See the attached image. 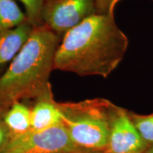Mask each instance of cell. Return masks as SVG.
Segmentation results:
<instances>
[{
    "mask_svg": "<svg viewBox=\"0 0 153 153\" xmlns=\"http://www.w3.org/2000/svg\"><path fill=\"white\" fill-rule=\"evenodd\" d=\"M128 39L114 14H96L64 35L54 59V70L79 76L106 78L123 60Z\"/></svg>",
    "mask_w": 153,
    "mask_h": 153,
    "instance_id": "obj_1",
    "label": "cell"
},
{
    "mask_svg": "<svg viewBox=\"0 0 153 153\" xmlns=\"http://www.w3.org/2000/svg\"><path fill=\"white\" fill-rule=\"evenodd\" d=\"M59 43V36L47 26L34 27L27 42L0 77L1 114L23 99L53 98L49 79Z\"/></svg>",
    "mask_w": 153,
    "mask_h": 153,
    "instance_id": "obj_2",
    "label": "cell"
},
{
    "mask_svg": "<svg viewBox=\"0 0 153 153\" xmlns=\"http://www.w3.org/2000/svg\"><path fill=\"white\" fill-rule=\"evenodd\" d=\"M62 122L70 138L81 149L105 152L116 105L105 99L58 103Z\"/></svg>",
    "mask_w": 153,
    "mask_h": 153,
    "instance_id": "obj_3",
    "label": "cell"
},
{
    "mask_svg": "<svg viewBox=\"0 0 153 153\" xmlns=\"http://www.w3.org/2000/svg\"><path fill=\"white\" fill-rule=\"evenodd\" d=\"M82 150L74 144L61 123L48 128L30 129L12 135L3 153H72Z\"/></svg>",
    "mask_w": 153,
    "mask_h": 153,
    "instance_id": "obj_4",
    "label": "cell"
},
{
    "mask_svg": "<svg viewBox=\"0 0 153 153\" xmlns=\"http://www.w3.org/2000/svg\"><path fill=\"white\" fill-rule=\"evenodd\" d=\"M96 13L95 0H45L42 21L57 35H65Z\"/></svg>",
    "mask_w": 153,
    "mask_h": 153,
    "instance_id": "obj_5",
    "label": "cell"
},
{
    "mask_svg": "<svg viewBox=\"0 0 153 153\" xmlns=\"http://www.w3.org/2000/svg\"><path fill=\"white\" fill-rule=\"evenodd\" d=\"M149 148L134 125L130 111L116 106L104 153H145Z\"/></svg>",
    "mask_w": 153,
    "mask_h": 153,
    "instance_id": "obj_6",
    "label": "cell"
},
{
    "mask_svg": "<svg viewBox=\"0 0 153 153\" xmlns=\"http://www.w3.org/2000/svg\"><path fill=\"white\" fill-rule=\"evenodd\" d=\"M33 28V25L26 20L12 29L0 32V67L16 56Z\"/></svg>",
    "mask_w": 153,
    "mask_h": 153,
    "instance_id": "obj_7",
    "label": "cell"
},
{
    "mask_svg": "<svg viewBox=\"0 0 153 153\" xmlns=\"http://www.w3.org/2000/svg\"><path fill=\"white\" fill-rule=\"evenodd\" d=\"M61 123H62V114L54 98L37 100L30 109L31 129L48 128Z\"/></svg>",
    "mask_w": 153,
    "mask_h": 153,
    "instance_id": "obj_8",
    "label": "cell"
},
{
    "mask_svg": "<svg viewBox=\"0 0 153 153\" xmlns=\"http://www.w3.org/2000/svg\"><path fill=\"white\" fill-rule=\"evenodd\" d=\"M2 116L12 135L26 133L31 129L30 109L21 101L14 103Z\"/></svg>",
    "mask_w": 153,
    "mask_h": 153,
    "instance_id": "obj_9",
    "label": "cell"
},
{
    "mask_svg": "<svg viewBox=\"0 0 153 153\" xmlns=\"http://www.w3.org/2000/svg\"><path fill=\"white\" fill-rule=\"evenodd\" d=\"M26 20L14 0H0V32L12 29Z\"/></svg>",
    "mask_w": 153,
    "mask_h": 153,
    "instance_id": "obj_10",
    "label": "cell"
},
{
    "mask_svg": "<svg viewBox=\"0 0 153 153\" xmlns=\"http://www.w3.org/2000/svg\"><path fill=\"white\" fill-rule=\"evenodd\" d=\"M130 116L140 135L149 147L153 146V114L141 115L130 111Z\"/></svg>",
    "mask_w": 153,
    "mask_h": 153,
    "instance_id": "obj_11",
    "label": "cell"
},
{
    "mask_svg": "<svg viewBox=\"0 0 153 153\" xmlns=\"http://www.w3.org/2000/svg\"><path fill=\"white\" fill-rule=\"evenodd\" d=\"M24 5L26 18L33 27L43 25L42 21V11L45 0H19Z\"/></svg>",
    "mask_w": 153,
    "mask_h": 153,
    "instance_id": "obj_12",
    "label": "cell"
},
{
    "mask_svg": "<svg viewBox=\"0 0 153 153\" xmlns=\"http://www.w3.org/2000/svg\"><path fill=\"white\" fill-rule=\"evenodd\" d=\"M11 136L12 134L6 125L2 114H0V153H3L7 149L11 141Z\"/></svg>",
    "mask_w": 153,
    "mask_h": 153,
    "instance_id": "obj_13",
    "label": "cell"
},
{
    "mask_svg": "<svg viewBox=\"0 0 153 153\" xmlns=\"http://www.w3.org/2000/svg\"><path fill=\"white\" fill-rule=\"evenodd\" d=\"M120 0H95L97 14H114L115 7Z\"/></svg>",
    "mask_w": 153,
    "mask_h": 153,
    "instance_id": "obj_14",
    "label": "cell"
},
{
    "mask_svg": "<svg viewBox=\"0 0 153 153\" xmlns=\"http://www.w3.org/2000/svg\"><path fill=\"white\" fill-rule=\"evenodd\" d=\"M72 153H104V152L101 151H95V150H85V149H82V150L76 151V152Z\"/></svg>",
    "mask_w": 153,
    "mask_h": 153,
    "instance_id": "obj_15",
    "label": "cell"
},
{
    "mask_svg": "<svg viewBox=\"0 0 153 153\" xmlns=\"http://www.w3.org/2000/svg\"><path fill=\"white\" fill-rule=\"evenodd\" d=\"M145 153H153V146L149 148L148 150H147V152H145Z\"/></svg>",
    "mask_w": 153,
    "mask_h": 153,
    "instance_id": "obj_16",
    "label": "cell"
},
{
    "mask_svg": "<svg viewBox=\"0 0 153 153\" xmlns=\"http://www.w3.org/2000/svg\"><path fill=\"white\" fill-rule=\"evenodd\" d=\"M0 114H1V113H0Z\"/></svg>",
    "mask_w": 153,
    "mask_h": 153,
    "instance_id": "obj_17",
    "label": "cell"
},
{
    "mask_svg": "<svg viewBox=\"0 0 153 153\" xmlns=\"http://www.w3.org/2000/svg\"><path fill=\"white\" fill-rule=\"evenodd\" d=\"M152 1H153V0H152Z\"/></svg>",
    "mask_w": 153,
    "mask_h": 153,
    "instance_id": "obj_18",
    "label": "cell"
},
{
    "mask_svg": "<svg viewBox=\"0 0 153 153\" xmlns=\"http://www.w3.org/2000/svg\"></svg>",
    "mask_w": 153,
    "mask_h": 153,
    "instance_id": "obj_19",
    "label": "cell"
}]
</instances>
